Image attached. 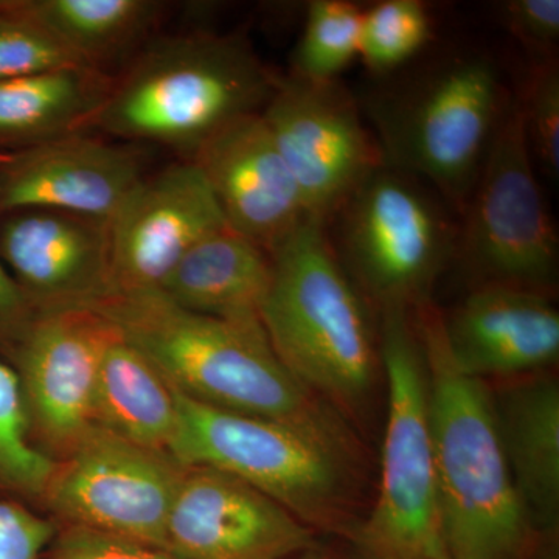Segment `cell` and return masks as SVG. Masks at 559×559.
I'll return each mask as SVG.
<instances>
[{
  "instance_id": "cell-27",
  "label": "cell",
  "mask_w": 559,
  "mask_h": 559,
  "mask_svg": "<svg viewBox=\"0 0 559 559\" xmlns=\"http://www.w3.org/2000/svg\"><path fill=\"white\" fill-rule=\"evenodd\" d=\"M69 68L87 66L33 20L25 0H0V80Z\"/></svg>"
},
{
  "instance_id": "cell-11",
  "label": "cell",
  "mask_w": 559,
  "mask_h": 559,
  "mask_svg": "<svg viewBox=\"0 0 559 559\" xmlns=\"http://www.w3.org/2000/svg\"><path fill=\"white\" fill-rule=\"evenodd\" d=\"M261 117L296 179L308 218L329 223L360 182L385 165L358 98L340 80L278 75Z\"/></svg>"
},
{
  "instance_id": "cell-3",
  "label": "cell",
  "mask_w": 559,
  "mask_h": 559,
  "mask_svg": "<svg viewBox=\"0 0 559 559\" xmlns=\"http://www.w3.org/2000/svg\"><path fill=\"white\" fill-rule=\"evenodd\" d=\"M430 439L451 559H528L540 533L525 510L500 443L491 385L466 377L447 347L441 312L415 308Z\"/></svg>"
},
{
  "instance_id": "cell-16",
  "label": "cell",
  "mask_w": 559,
  "mask_h": 559,
  "mask_svg": "<svg viewBox=\"0 0 559 559\" xmlns=\"http://www.w3.org/2000/svg\"><path fill=\"white\" fill-rule=\"evenodd\" d=\"M0 259L35 314L97 307L110 294L108 221L58 210L0 216Z\"/></svg>"
},
{
  "instance_id": "cell-2",
  "label": "cell",
  "mask_w": 559,
  "mask_h": 559,
  "mask_svg": "<svg viewBox=\"0 0 559 559\" xmlns=\"http://www.w3.org/2000/svg\"><path fill=\"white\" fill-rule=\"evenodd\" d=\"M176 392V390H175ZM168 454L209 466L277 500L312 532L352 540L362 521V466L337 412L275 419L215 409L180 395Z\"/></svg>"
},
{
  "instance_id": "cell-31",
  "label": "cell",
  "mask_w": 559,
  "mask_h": 559,
  "mask_svg": "<svg viewBox=\"0 0 559 559\" xmlns=\"http://www.w3.org/2000/svg\"><path fill=\"white\" fill-rule=\"evenodd\" d=\"M60 525L38 513L0 499V559H40Z\"/></svg>"
},
{
  "instance_id": "cell-32",
  "label": "cell",
  "mask_w": 559,
  "mask_h": 559,
  "mask_svg": "<svg viewBox=\"0 0 559 559\" xmlns=\"http://www.w3.org/2000/svg\"><path fill=\"white\" fill-rule=\"evenodd\" d=\"M35 316L0 259V340L16 344Z\"/></svg>"
},
{
  "instance_id": "cell-4",
  "label": "cell",
  "mask_w": 559,
  "mask_h": 559,
  "mask_svg": "<svg viewBox=\"0 0 559 559\" xmlns=\"http://www.w3.org/2000/svg\"><path fill=\"white\" fill-rule=\"evenodd\" d=\"M277 80L241 36L202 31L153 38L112 75L91 131L167 146L190 160L218 132L260 114Z\"/></svg>"
},
{
  "instance_id": "cell-15",
  "label": "cell",
  "mask_w": 559,
  "mask_h": 559,
  "mask_svg": "<svg viewBox=\"0 0 559 559\" xmlns=\"http://www.w3.org/2000/svg\"><path fill=\"white\" fill-rule=\"evenodd\" d=\"M146 148L91 132L0 153V216L58 210L108 221L146 175Z\"/></svg>"
},
{
  "instance_id": "cell-14",
  "label": "cell",
  "mask_w": 559,
  "mask_h": 559,
  "mask_svg": "<svg viewBox=\"0 0 559 559\" xmlns=\"http://www.w3.org/2000/svg\"><path fill=\"white\" fill-rule=\"evenodd\" d=\"M316 543L277 500L209 466H186L165 527V550L180 559H289Z\"/></svg>"
},
{
  "instance_id": "cell-26",
  "label": "cell",
  "mask_w": 559,
  "mask_h": 559,
  "mask_svg": "<svg viewBox=\"0 0 559 559\" xmlns=\"http://www.w3.org/2000/svg\"><path fill=\"white\" fill-rule=\"evenodd\" d=\"M57 462L33 441L20 377L0 360V489L43 498Z\"/></svg>"
},
{
  "instance_id": "cell-23",
  "label": "cell",
  "mask_w": 559,
  "mask_h": 559,
  "mask_svg": "<svg viewBox=\"0 0 559 559\" xmlns=\"http://www.w3.org/2000/svg\"><path fill=\"white\" fill-rule=\"evenodd\" d=\"M25 5L76 60L108 75L153 39L167 10L156 0H25Z\"/></svg>"
},
{
  "instance_id": "cell-1",
  "label": "cell",
  "mask_w": 559,
  "mask_h": 559,
  "mask_svg": "<svg viewBox=\"0 0 559 559\" xmlns=\"http://www.w3.org/2000/svg\"><path fill=\"white\" fill-rule=\"evenodd\" d=\"M514 95L479 47L426 50L360 98L385 165L421 180L462 215Z\"/></svg>"
},
{
  "instance_id": "cell-30",
  "label": "cell",
  "mask_w": 559,
  "mask_h": 559,
  "mask_svg": "<svg viewBox=\"0 0 559 559\" xmlns=\"http://www.w3.org/2000/svg\"><path fill=\"white\" fill-rule=\"evenodd\" d=\"M499 17L522 46L538 55L539 61L555 58L559 40L558 0H510L500 3Z\"/></svg>"
},
{
  "instance_id": "cell-33",
  "label": "cell",
  "mask_w": 559,
  "mask_h": 559,
  "mask_svg": "<svg viewBox=\"0 0 559 559\" xmlns=\"http://www.w3.org/2000/svg\"><path fill=\"white\" fill-rule=\"evenodd\" d=\"M289 559H340L336 557H333V555L325 554V551H320L318 549V546L312 547V549L307 551H301V554L297 555V557L289 558Z\"/></svg>"
},
{
  "instance_id": "cell-21",
  "label": "cell",
  "mask_w": 559,
  "mask_h": 559,
  "mask_svg": "<svg viewBox=\"0 0 559 559\" xmlns=\"http://www.w3.org/2000/svg\"><path fill=\"white\" fill-rule=\"evenodd\" d=\"M112 75L69 68L0 80V153L91 132Z\"/></svg>"
},
{
  "instance_id": "cell-8",
  "label": "cell",
  "mask_w": 559,
  "mask_h": 559,
  "mask_svg": "<svg viewBox=\"0 0 559 559\" xmlns=\"http://www.w3.org/2000/svg\"><path fill=\"white\" fill-rule=\"evenodd\" d=\"M334 252L378 310H415L454 259L459 226L429 187L382 165L331 216Z\"/></svg>"
},
{
  "instance_id": "cell-17",
  "label": "cell",
  "mask_w": 559,
  "mask_h": 559,
  "mask_svg": "<svg viewBox=\"0 0 559 559\" xmlns=\"http://www.w3.org/2000/svg\"><path fill=\"white\" fill-rule=\"evenodd\" d=\"M193 160L229 229L270 255L308 218L296 179L260 114L205 142Z\"/></svg>"
},
{
  "instance_id": "cell-18",
  "label": "cell",
  "mask_w": 559,
  "mask_h": 559,
  "mask_svg": "<svg viewBox=\"0 0 559 559\" xmlns=\"http://www.w3.org/2000/svg\"><path fill=\"white\" fill-rule=\"evenodd\" d=\"M441 318L451 358L466 377L518 380L558 362L559 312L547 294L476 286Z\"/></svg>"
},
{
  "instance_id": "cell-28",
  "label": "cell",
  "mask_w": 559,
  "mask_h": 559,
  "mask_svg": "<svg viewBox=\"0 0 559 559\" xmlns=\"http://www.w3.org/2000/svg\"><path fill=\"white\" fill-rule=\"evenodd\" d=\"M520 102L533 162L544 175L559 179V66L557 58L536 62Z\"/></svg>"
},
{
  "instance_id": "cell-12",
  "label": "cell",
  "mask_w": 559,
  "mask_h": 559,
  "mask_svg": "<svg viewBox=\"0 0 559 559\" xmlns=\"http://www.w3.org/2000/svg\"><path fill=\"white\" fill-rule=\"evenodd\" d=\"M116 331L90 308L44 312L14 344L32 439L62 459L95 426L98 369Z\"/></svg>"
},
{
  "instance_id": "cell-24",
  "label": "cell",
  "mask_w": 559,
  "mask_h": 559,
  "mask_svg": "<svg viewBox=\"0 0 559 559\" xmlns=\"http://www.w3.org/2000/svg\"><path fill=\"white\" fill-rule=\"evenodd\" d=\"M432 40V17L419 0H382L362 11L359 58L377 79L417 61Z\"/></svg>"
},
{
  "instance_id": "cell-25",
  "label": "cell",
  "mask_w": 559,
  "mask_h": 559,
  "mask_svg": "<svg viewBox=\"0 0 559 559\" xmlns=\"http://www.w3.org/2000/svg\"><path fill=\"white\" fill-rule=\"evenodd\" d=\"M362 11L358 3L347 0L308 3L290 75L311 83L340 80L341 73L359 58Z\"/></svg>"
},
{
  "instance_id": "cell-34",
  "label": "cell",
  "mask_w": 559,
  "mask_h": 559,
  "mask_svg": "<svg viewBox=\"0 0 559 559\" xmlns=\"http://www.w3.org/2000/svg\"><path fill=\"white\" fill-rule=\"evenodd\" d=\"M528 559H557V557H554V551L550 550V554L547 555V557L540 558V546L538 547V550L535 551V554L532 555Z\"/></svg>"
},
{
  "instance_id": "cell-5",
  "label": "cell",
  "mask_w": 559,
  "mask_h": 559,
  "mask_svg": "<svg viewBox=\"0 0 559 559\" xmlns=\"http://www.w3.org/2000/svg\"><path fill=\"white\" fill-rule=\"evenodd\" d=\"M271 257L260 320L272 348L305 388L355 417L382 373L370 301L342 267L323 221L305 219Z\"/></svg>"
},
{
  "instance_id": "cell-10",
  "label": "cell",
  "mask_w": 559,
  "mask_h": 559,
  "mask_svg": "<svg viewBox=\"0 0 559 559\" xmlns=\"http://www.w3.org/2000/svg\"><path fill=\"white\" fill-rule=\"evenodd\" d=\"M186 466L94 426L57 462L44 491L51 513L83 527L165 549V527Z\"/></svg>"
},
{
  "instance_id": "cell-20",
  "label": "cell",
  "mask_w": 559,
  "mask_h": 559,
  "mask_svg": "<svg viewBox=\"0 0 559 559\" xmlns=\"http://www.w3.org/2000/svg\"><path fill=\"white\" fill-rule=\"evenodd\" d=\"M271 282L270 253L226 227L194 245L157 290L197 314L260 320Z\"/></svg>"
},
{
  "instance_id": "cell-19",
  "label": "cell",
  "mask_w": 559,
  "mask_h": 559,
  "mask_svg": "<svg viewBox=\"0 0 559 559\" xmlns=\"http://www.w3.org/2000/svg\"><path fill=\"white\" fill-rule=\"evenodd\" d=\"M500 443L518 492L540 535L559 522V384L551 374L492 390Z\"/></svg>"
},
{
  "instance_id": "cell-29",
  "label": "cell",
  "mask_w": 559,
  "mask_h": 559,
  "mask_svg": "<svg viewBox=\"0 0 559 559\" xmlns=\"http://www.w3.org/2000/svg\"><path fill=\"white\" fill-rule=\"evenodd\" d=\"M40 559H180L139 540L83 527H60Z\"/></svg>"
},
{
  "instance_id": "cell-13",
  "label": "cell",
  "mask_w": 559,
  "mask_h": 559,
  "mask_svg": "<svg viewBox=\"0 0 559 559\" xmlns=\"http://www.w3.org/2000/svg\"><path fill=\"white\" fill-rule=\"evenodd\" d=\"M226 227L193 160L146 173L109 219L110 297L159 289L194 245Z\"/></svg>"
},
{
  "instance_id": "cell-9",
  "label": "cell",
  "mask_w": 559,
  "mask_h": 559,
  "mask_svg": "<svg viewBox=\"0 0 559 559\" xmlns=\"http://www.w3.org/2000/svg\"><path fill=\"white\" fill-rule=\"evenodd\" d=\"M460 216L454 259L477 278L476 286L543 294L554 288L558 235L536 178L516 95Z\"/></svg>"
},
{
  "instance_id": "cell-7",
  "label": "cell",
  "mask_w": 559,
  "mask_h": 559,
  "mask_svg": "<svg viewBox=\"0 0 559 559\" xmlns=\"http://www.w3.org/2000/svg\"><path fill=\"white\" fill-rule=\"evenodd\" d=\"M388 417L377 498L352 540L362 559H451L430 439L428 378L414 311H380Z\"/></svg>"
},
{
  "instance_id": "cell-22",
  "label": "cell",
  "mask_w": 559,
  "mask_h": 559,
  "mask_svg": "<svg viewBox=\"0 0 559 559\" xmlns=\"http://www.w3.org/2000/svg\"><path fill=\"white\" fill-rule=\"evenodd\" d=\"M176 425L175 389L117 329L98 369L95 426L139 447L168 452Z\"/></svg>"
},
{
  "instance_id": "cell-6",
  "label": "cell",
  "mask_w": 559,
  "mask_h": 559,
  "mask_svg": "<svg viewBox=\"0 0 559 559\" xmlns=\"http://www.w3.org/2000/svg\"><path fill=\"white\" fill-rule=\"evenodd\" d=\"M92 310L112 322L187 399L275 419L336 412L283 366L261 320L197 314L176 307L159 290L109 297Z\"/></svg>"
}]
</instances>
